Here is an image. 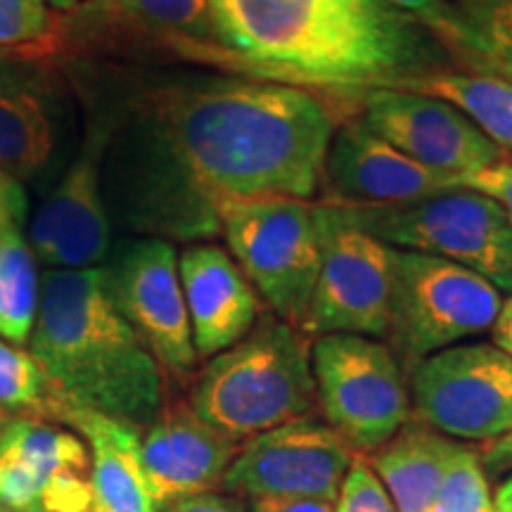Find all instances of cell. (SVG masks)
Segmentation results:
<instances>
[{
	"instance_id": "7a4b0ae2",
	"label": "cell",
	"mask_w": 512,
	"mask_h": 512,
	"mask_svg": "<svg viewBox=\"0 0 512 512\" xmlns=\"http://www.w3.org/2000/svg\"><path fill=\"white\" fill-rule=\"evenodd\" d=\"M223 72L287 83L361 107L456 69L430 31L384 0H209Z\"/></svg>"
},
{
	"instance_id": "ab89813d",
	"label": "cell",
	"mask_w": 512,
	"mask_h": 512,
	"mask_svg": "<svg viewBox=\"0 0 512 512\" xmlns=\"http://www.w3.org/2000/svg\"><path fill=\"white\" fill-rule=\"evenodd\" d=\"M10 226H15V221L10 219V214H8V211H5L3 207H0V249H3L5 235H8ZM17 226H19V223H17Z\"/></svg>"
},
{
	"instance_id": "d6a6232c",
	"label": "cell",
	"mask_w": 512,
	"mask_h": 512,
	"mask_svg": "<svg viewBox=\"0 0 512 512\" xmlns=\"http://www.w3.org/2000/svg\"><path fill=\"white\" fill-rule=\"evenodd\" d=\"M169 512H249V508L238 496H223L211 491V494L183 498L171 505Z\"/></svg>"
},
{
	"instance_id": "9a60e30c",
	"label": "cell",
	"mask_w": 512,
	"mask_h": 512,
	"mask_svg": "<svg viewBox=\"0 0 512 512\" xmlns=\"http://www.w3.org/2000/svg\"><path fill=\"white\" fill-rule=\"evenodd\" d=\"M356 451L325 420L302 418L247 439L221 489L238 498L304 496L337 501Z\"/></svg>"
},
{
	"instance_id": "44dd1931",
	"label": "cell",
	"mask_w": 512,
	"mask_h": 512,
	"mask_svg": "<svg viewBox=\"0 0 512 512\" xmlns=\"http://www.w3.org/2000/svg\"><path fill=\"white\" fill-rule=\"evenodd\" d=\"M60 422L74 427L91 451L98 512H159L143 465V427L110 415L69 408Z\"/></svg>"
},
{
	"instance_id": "8fae6325",
	"label": "cell",
	"mask_w": 512,
	"mask_h": 512,
	"mask_svg": "<svg viewBox=\"0 0 512 512\" xmlns=\"http://www.w3.org/2000/svg\"><path fill=\"white\" fill-rule=\"evenodd\" d=\"M415 420L456 441H494L512 430V356L494 342L456 344L408 373Z\"/></svg>"
},
{
	"instance_id": "f35d334b",
	"label": "cell",
	"mask_w": 512,
	"mask_h": 512,
	"mask_svg": "<svg viewBox=\"0 0 512 512\" xmlns=\"http://www.w3.org/2000/svg\"><path fill=\"white\" fill-rule=\"evenodd\" d=\"M83 3H86V0H48L50 10H55L57 15H69V12L76 10Z\"/></svg>"
},
{
	"instance_id": "d6986e66",
	"label": "cell",
	"mask_w": 512,
	"mask_h": 512,
	"mask_svg": "<svg viewBox=\"0 0 512 512\" xmlns=\"http://www.w3.org/2000/svg\"><path fill=\"white\" fill-rule=\"evenodd\" d=\"M240 448V441L202 420L188 401L164 403L143 427V465L159 508L219 489Z\"/></svg>"
},
{
	"instance_id": "3957f363",
	"label": "cell",
	"mask_w": 512,
	"mask_h": 512,
	"mask_svg": "<svg viewBox=\"0 0 512 512\" xmlns=\"http://www.w3.org/2000/svg\"><path fill=\"white\" fill-rule=\"evenodd\" d=\"M29 351L62 413L79 408L147 427L164 408L166 373L119 311L105 266L48 268Z\"/></svg>"
},
{
	"instance_id": "4fadbf2b",
	"label": "cell",
	"mask_w": 512,
	"mask_h": 512,
	"mask_svg": "<svg viewBox=\"0 0 512 512\" xmlns=\"http://www.w3.org/2000/svg\"><path fill=\"white\" fill-rule=\"evenodd\" d=\"M74 131V83L46 55L0 60V169L19 185L60 169Z\"/></svg>"
},
{
	"instance_id": "277c9868",
	"label": "cell",
	"mask_w": 512,
	"mask_h": 512,
	"mask_svg": "<svg viewBox=\"0 0 512 512\" xmlns=\"http://www.w3.org/2000/svg\"><path fill=\"white\" fill-rule=\"evenodd\" d=\"M188 403L202 420L240 444L311 418L318 411L311 337L266 313L245 339L209 358L192 382Z\"/></svg>"
},
{
	"instance_id": "6da1fadb",
	"label": "cell",
	"mask_w": 512,
	"mask_h": 512,
	"mask_svg": "<svg viewBox=\"0 0 512 512\" xmlns=\"http://www.w3.org/2000/svg\"><path fill=\"white\" fill-rule=\"evenodd\" d=\"M107 102L102 162L110 221L138 238L200 242L223 211L311 202L332 136L358 105L242 74H140Z\"/></svg>"
},
{
	"instance_id": "8d00e7d4",
	"label": "cell",
	"mask_w": 512,
	"mask_h": 512,
	"mask_svg": "<svg viewBox=\"0 0 512 512\" xmlns=\"http://www.w3.org/2000/svg\"><path fill=\"white\" fill-rule=\"evenodd\" d=\"M453 8H458L463 15H470V12H479L486 8H494L498 3H505V0H448Z\"/></svg>"
},
{
	"instance_id": "60d3db41",
	"label": "cell",
	"mask_w": 512,
	"mask_h": 512,
	"mask_svg": "<svg viewBox=\"0 0 512 512\" xmlns=\"http://www.w3.org/2000/svg\"><path fill=\"white\" fill-rule=\"evenodd\" d=\"M12 55H15V53H8V50L0 48V60H3V57H12Z\"/></svg>"
},
{
	"instance_id": "74e56055",
	"label": "cell",
	"mask_w": 512,
	"mask_h": 512,
	"mask_svg": "<svg viewBox=\"0 0 512 512\" xmlns=\"http://www.w3.org/2000/svg\"><path fill=\"white\" fill-rule=\"evenodd\" d=\"M494 501L498 510H512V477H508L501 486H498Z\"/></svg>"
},
{
	"instance_id": "f546056e",
	"label": "cell",
	"mask_w": 512,
	"mask_h": 512,
	"mask_svg": "<svg viewBox=\"0 0 512 512\" xmlns=\"http://www.w3.org/2000/svg\"><path fill=\"white\" fill-rule=\"evenodd\" d=\"M335 505L337 512H396L387 486L368 463L366 453H356Z\"/></svg>"
},
{
	"instance_id": "7bdbcfd3",
	"label": "cell",
	"mask_w": 512,
	"mask_h": 512,
	"mask_svg": "<svg viewBox=\"0 0 512 512\" xmlns=\"http://www.w3.org/2000/svg\"><path fill=\"white\" fill-rule=\"evenodd\" d=\"M0 512H10V510H5V508H0Z\"/></svg>"
},
{
	"instance_id": "9c48e42d",
	"label": "cell",
	"mask_w": 512,
	"mask_h": 512,
	"mask_svg": "<svg viewBox=\"0 0 512 512\" xmlns=\"http://www.w3.org/2000/svg\"><path fill=\"white\" fill-rule=\"evenodd\" d=\"M57 55H171L223 72L209 0H86L57 17Z\"/></svg>"
},
{
	"instance_id": "836d02e7",
	"label": "cell",
	"mask_w": 512,
	"mask_h": 512,
	"mask_svg": "<svg viewBox=\"0 0 512 512\" xmlns=\"http://www.w3.org/2000/svg\"><path fill=\"white\" fill-rule=\"evenodd\" d=\"M486 475H512V430L479 446Z\"/></svg>"
},
{
	"instance_id": "1f68e13d",
	"label": "cell",
	"mask_w": 512,
	"mask_h": 512,
	"mask_svg": "<svg viewBox=\"0 0 512 512\" xmlns=\"http://www.w3.org/2000/svg\"><path fill=\"white\" fill-rule=\"evenodd\" d=\"M249 512H337L335 501L304 496H259L247 498Z\"/></svg>"
},
{
	"instance_id": "5bb4252c",
	"label": "cell",
	"mask_w": 512,
	"mask_h": 512,
	"mask_svg": "<svg viewBox=\"0 0 512 512\" xmlns=\"http://www.w3.org/2000/svg\"><path fill=\"white\" fill-rule=\"evenodd\" d=\"M102 266L119 311L140 332L164 373L188 380L200 356L192 339L174 242L124 240Z\"/></svg>"
},
{
	"instance_id": "30bf717a",
	"label": "cell",
	"mask_w": 512,
	"mask_h": 512,
	"mask_svg": "<svg viewBox=\"0 0 512 512\" xmlns=\"http://www.w3.org/2000/svg\"><path fill=\"white\" fill-rule=\"evenodd\" d=\"M320 273L302 323L306 337H389L394 247L354 226L339 204L318 200Z\"/></svg>"
},
{
	"instance_id": "ffe728a7",
	"label": "cell",
	"mask_w": 512,
	"mask_h": 512,
	"mask_svg": "<svg viewBox=\"0 0 512 512\" xmlns=\"http://www.w3.org/2000/svg\"><path fill=\"white\" fill-rule=\"evenodd\" d=\"M197 356L209 361L245 339L264 313L261 297L233 254L214 242H192L178 254Z\"/></svg>"
},
{
	"instance_id": "d590c367",
	"label": "cell",
	"mask_w": 512,
	"mask_h": 512,
	"mask_svg": "<svg viewBox=\"0 0 512 512\" xmlns=\"http://www.w3.org/2000/svg\"><path fill=\"white\" fill-rule=\"evenodd\" d=\"M491 335H494L496 347H501L505 354L512 356V294H508V299H503L501 313H498L494 328H491Z\"/></svg>"
},
{
	"instance_id": "4316f807",
	"label": "cell",
	"mask_w": 512,
	"mask_h": 512,
	"mask_svg": "<svg viewBox=\"0 0 512 512\" xmlns=\"http://www.w3.org/2000/svg\"><path fill=\"white\" fill-rule=\"evenodd\" d=\"M55 29L48 0H0V48L8 53L55 57Z\"/></svg>"
},
{
	"instance_id": "e575fe53",
	"label": "cell",
	"mask_w": 512,
	"mask_h": 512,
	"mask_svg": "<svg viewBox=\"0 0 512 512\" xmlns=\"http://www.w3.org/2000/svg\"><path fill=\"white\" fill-rule=\"evenodd\" d=\"M0 207L10 214V219L15 223H22L27 219V190L24 185H19L15 178H10L0 169Z\"/></svg>"
},
{
	"instance_id": "ac0fdd59",
	"label": "cell",
	"mask_w": 512,
	"mask_h": 512,
	"mask_svg": "<svg viewBox=\"0 0 512 512\" xmlns=\"http://www.w3.org/2000/svg\"><path fill=\"white\" fill-rule=\"evenodd\" d=\"M325 202L358 209L403 207L463 188L460 178L427 169L351 114L339 124L323 166Z\"/></svg>"
},
{
	"instance_id": "7c38bea8",
	"label": "cell",
	"mask_w": 512,
	"mask_h": 512,
	"mask_svg": "<svg viewBox=\"0 0 512 512\" xmlns=\"http://www.w3.org/2000/svg\"><path fill=\"white\" fill-rule=\"evenodd\" d=\"M110 140V112L88 107V124L72 162L31 219L29 245L53 271L95 268L112 252V221L102 190V162Z\"/></svg>"
},
{
	"instance_id": "ee69618b",
	"label": "cell",
	"mask_w": 512,
	"mask_h": 512,
	"mask_svg": "<svg viewBox=\"0 0 512 512\" xmlns=\"http://www.w3.org/2000/svg\"><path fill=\"white\" fill-rule=\"evenodd\" d=\"M498 512H512V510H498Z\"/></svg>"
},
{
	"instance_id": "2e32d148",
	"label": "cell",
	"mask_w": 512,
	"mask_h": 512,
	"mask_svg": "<svg viewBox=\"0 0 512 512\" xmlns=\"http://www.w3.org/2000/svg\"><path fill=\"white\" fill-rule=\"evenodd\" d=\"M0 508L98 512L86 441L48 420H5L0 427Z\"/></svg>"
},
{
	"instance_id": "b9f144b4",
	"label": "cell",
	"mask_w": 512,
	"mask_h": 512,
	"mask_svg": "<svg viewBox=\"0 0 512 512\" xmlns=\"http://www.w3.org/2000/svg\"><path fill=\"white\" fill-rule=\"evenodd\" d=\"M3 425H5V413L0 411V427H3Z\"/></svg>"
},
{
	"instance_id": "52a82bcc",
	"label": "cell",
	"mask_w": 512,
	"mask_h": 512,
	"mask_svg": "<svg viewBox=\"0 0 512 512\" xmlns=\"http://www.w3.org/2000/svg\"><path fill=\"white\" fill-rule=\"evenodd\" d=\"M323 420L356 453H373L413 420L408 373L384 339L323 335L311 342Z\"/></svg>"
},
{
	"instance_id": "f1b7e54d",
	"label": "cell",
	"mask_w": 512,
	"mask_h": 512,
	"mask_svg": "<svg viewBox=\"0 0 512 512\" xmlns=\"http://www.w3.org/2000/svg\"><path fill=\"white\" fill-rule=\"evenodd\" d=\"M384 3L420 22L444 46L456 69H463L467 41V22L463 12L453 8L448 0H384Z\"/></svg>"
},
{
	"instance_id": "d4e9b609",
	"label": "cell",
	"mask_w": 512,
	"mask_h": 512,
	"mask_svg": "<svg viewBox=\"0 0 512 512\" xmlns=\"http://www.w3.org/2000/svg\"><path fill=\"white\" fill-rule=\"evenodd\" d=\"M0 411L15 418L60 422L62 406L29 349L0 339Z\"/></svg>"
},
{
	"instance_id": "5b68a950",
	"label": "cell",
	"mask_w": 512,
	"mask_h": 512,
	"mask_svg": "<svg viewBox=\"0 0 512 512\" xmlns=\"http://www.w3.org/2000/svg\"><path fill=\"white\" fill-rule=\"evenodd\" d=\"M342 211L384 245L441 256L512 294V221L482 192L458 188L403 207Z\"/></svg>"
},
{
	"instance_id": "e0dca14e",
	"label": "cell",
	"mask_w": 512,
	"mask_h": 512,
	"mask_svg": "<svg viewBox=\"0 0 512 512\" xmlns=\"http://www.w3.org/2000/svg\"><path fill=\"white\" fill-rule=\"evenodd\" d=\"M358 119L427 169L470 176L510 155L446 100L403 88H375L361 98Z\"/></svg>"
},
{
	"instance_id": "484cf974",
	"label": "cell",
	"mask_w": 512,
	"mask_h": 512,
	"mask_svg": "<svg viewBox=\"0 0 512 512\" xmlns=\"http://www.w3.org/2000/svg\"><path fill=\"white\" fill-rule=\"evenodd\" d=\"M463 72L496 74L512 81V0L465 15Z\"/></svg>"
},
{
	"instance_id": "7402d4cb",
	"label": "cell",
	"mask_w": 512,
	"mask_h": 512,
	"mask_svg": "<svg viewBox=\"0 0 512 512\" xmlns=\"http://www.w3.org/2000/svg\"><path fill=\"white\" fill-rule=\"evenodd\" d=\"M458 444L411 420L394 439L368 453V463L387 486L396 512H434L446 467Z\"/></svg>"
},
{
	"instance_id": "8992f818",
	"label": "cell",
	"mask_w": 512,
	"mask_h": 512,
	"mask_svg": "<svg viewBox=\"0 0 512 512\" xmlns=\"http://www.w3.org/2000/svg\"><path fill=\"white\" fill-rule=\"evenodd\" d=\"M503 292L441 256L394 249L392 323L387 344L411 373L427 356L494 328Z\"/></svg>"
},
{
	"instance_id": "83f0119b",
	"label": "cell",
	"mask_w": 512,
	"mask_h": 512,
	"mask_svg": "<svg viewBox=\"0 0 512 512\" xmlns=\"http://www.w3.org/2000/svg\"><path fill=\"white\" fill-rule=\"evenodd\" d=\"M434 512H498L479 448L460 441L446 467Z\"/></svg>"
},
{
	"instance_id": "4dcf8cb0",
	"label": "cell",
	"mask_w": 512,
	"mask_h": 512,
	"mask_svg": "<svg viewBox=\"0 0 512 512\" xmlns=\"http://www.w3.org/2000/svg\"><path fill=\"white\" fill-rule=\"evenodd\" d=\"M460 183H463V188L482 192V195L501 204L512 221V157L501 164L489 166V169L477 171V174L463 176Z\"/></svg>"
},
{
	"instance_id": "603a6c76",
	"label": "cell",
	"mask_w": 512,
	"mask_h": 512,
	"mask_svg": "<svg viewBox=\"0 0 512 512\" xmlns=\"http://www.w3.org/2000/svg\"><path fill=\"white\" fill-rule=\"evenodd\" d=\"M403 91L446 100L465 114L505 155H512V81L496 74L441 69L403 83Z\"/></svg>"
},
{
	"instance_id": "ba28073f",
	"label": "cell",
	"mask_w": 512,
	"mask_h": 512,
	"mask_svg": "<svg viewBox=\"0 0 512 512\" xmlns=\"http://www.w3.org/2000/svg\"><path fill=\"white\" fill-rule=\"evenodd\" d=\"M230 254L273 316L302 330L320 273V235L313 202L254 200L223 211Z\"/></svg>"
},
{
	"instance_id": "cb8c5ba5",
	"label": "cell",
	"mask_w": 512,
	"mask_h": 512,
	"mask_svg": "<svg viewBox=\"0 0 512 512\" xmlns=\"http://www.w3.org/2000/svg\"><path fill=\"white\" fill-rule=\"evenodd\" d=\"M36 254L15 223L0 249V339L24 347L34 332L41 278L36 271Z\"/></svg>"
}]
</instances>
